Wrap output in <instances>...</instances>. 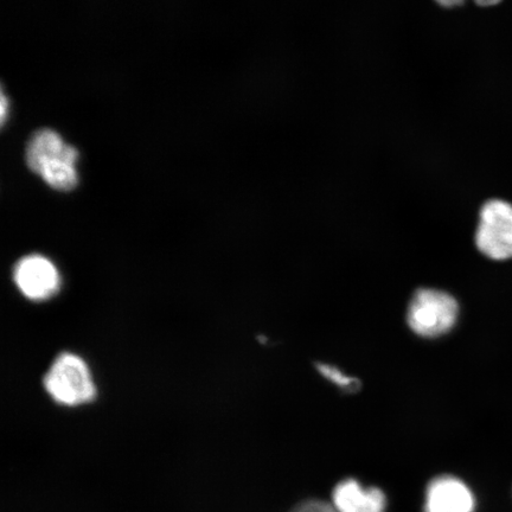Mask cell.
I'll return each mask as SVG.
<instances>
[{
    "mask_svg": "<svg viewBox=\"0 0 512 512\" xmlns=\"http://www.w3.org/2000/svg\"><path fill=\"white\" fill-rule=\"evenodd\" d=\"M78 157V150L64 143L59 133L47 128L32 134L25 151L29 169L50 188L59 191H72L78 187Z\"/></svg>",
    "mask_w": 512,
    "mask_h": 512,
    "instance_id": "6da1fadb",
    "label": "cell"
},
{
    "mask_svg": "<svg viewBox=\"0 0 512 512\" xmlns=\"http://www.w3.org/2000/svg\"><path fill=\"white\" fill-rule=\"evenodd\" d=\"M291 512H337L332 504L318 501V499H310L294 507Z\"/></svg>",
    "mask_w": 512,
    "mask_h": 512,
    "instance_id": "30bf717a",
    "label": "cell"
},
{
    "mask_svg": "<svg viewBox=\"0 0 512 512\" xmlns=\"http://www.w3.org/2000/svg\"><path fill=\"white\" fill-rule=\"evenodd\" d=\"M433 2L446 10L464 8L470 2L479 9H492L501 4L503 0H433Z\"/></svg>",
    "mask_w": 512,
    "mask_h": 512,
    "instance_id": "9c48e42d",
    "label": "cell"
},
{
    "mask_svg": "<svg viewBox=\"0 0 512 512\" xmlns=\"http://www.w3.org/2000/svg\"><path fill=\"white\" fill-rule=\"evenodd\" d=\"M6 110H8V101H6L5 94H2V123H5Z\"/></svg>",
    "mask_w": 512,
    "mask_h": 512,
    "instance_id": "8fae6325",
    "label": "cell"
},
{
    "mask_svg": "<svg viewBox=\"0 0 512 512\" xmlns=\"http://www.w3.org/2000/svg\"><path fill=\"white\" fill-rule=\"evenodd\" d=\"M475 508V497L463 480L441 476L428 485L425 512H475Z\"/></svg>",
    "mask_w": 512,
    "mask_h": 512,
    "instance_id": "8992f818",
    "label": "cell"
},
{
    "mask_svg": "<svg viewBox=\"0 0 512 512\" xmlns=\"http://www.w3.org/2000/svg\"><path fill=\"white\" fill-rule=\"evenodd\" d=\"M332 507L337 512H384L386 495L377 488H363L355 479H345L332 492Z\"/></svg>",
    "mask_w": 512,
    "mask_h": 512,
    "instance_id": "52a82bcc",
    "label": "cell"
},
{
    "mask_svg": "<svg viewBox=\"0 0 512 512\" xmlns=\"http://www.w3.org/2000/svg\"><path fill=\"white\" fill-rule=\"evenodd\" d=\"M459 304L452 294L435 288H420L414 293L407 311V323L415 335L439 338L454 329Z\"/></svg>",
    "mask_w": 512,
    "mask_h": 512,
    "instance_id": "3957f363",
    "label": "cell"
},
{
    "mask_svg": "<svg viewBox=\"0 0 512 512\" xmlns=\"http://www.w3.org/2000/svg\"><path fill=\"white\" fill-rule=\"evenodd\" d=\"M317 370L318 373L324 377V379L330 381L332 384H335L336 387L344 390V392L354 393L356 390L361 388L360 380L344 374L342 370H339L334 366L318 363Z\"/></svg>",
    "mask_w": 512,
    "mask_h": 512,
    "instance_id": "ba28073f",
    "label": "cell"
},
{
    "mask_svg": "<svg viewBox=\"0 0 512 512\" xmlns=\"http://www.w3.org/2000/svg\"><path fill=\"white\" fill-rule=\"evenodd\" d=\"M14 281L19 292L35 303L47 302L61 287V275L54 262L40 254L24 256L17 262Z\"/></svg>",
    "mask_w": 512,
    "mask_h": 512,
    "instance_id": "5b68a950",
    "label": "cell"
},
{
    "mask_svg": "<svg viewBox=\"0 0 512 512\" xmlns=\"http://www.w3.org/2000/svg\"><path fill=\"white\" fill-rule=\"evenodd\" d=\"M475 240L486 258L512 259V204L498 198L486 201L479 210Z\"/></svg>",
    "mask_w": 512,
    "mask_h": 512,
    "instance_id": "277c9868",
    "label": "cell"
},
{
    "mask_svg": "<svg viewBox=\"0 0 512 512\" xmlns=\"http://www.w3.org/2000/svg\"><path fill=\"white\" fill-rule=\"evenodd\" d=\"M43 384L50 398L61 406L88 405L96 398L91 370L83 358L72 352H62L56 357Z\"/></svg>",
    "mask_w": 512,
    "mask_h": 512,
    "instance_id": "7a4b0ae2",
    "label": "cell"
}]
</instances>
